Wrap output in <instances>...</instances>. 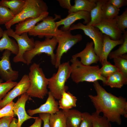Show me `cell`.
Segmentation results:
<instances>
[{"label": "cell", "instance_id": "cell-1", "mask_svg": "<svg viewBox=\"0 0 127 127\" xmlns=\"http://www.w3.org/2000/svg\"><path fill=\"white\" fill-rule=\"evenodd\" d=\"M93 86L97 94L88 96L96 111L110 122L119 125L122 123L121 116L127 118V101L126 98L117 97L108 92L99 84L98 81L93 82Z\"/></svg>", "mask_w": 127, "mask_h": 127}, {"label": "cell", "instance_id": "cell-2", "mask_svg": "<svg viewBox=\"0 0 127 127\" xmlns=\"http://www.w3.org/2000/svg\"><path fill=\"white\" fill-rule=\"evenodd\" d=\"M71 72L70 76L72 81L76 83L86 81L94 82L100 80L104 85L106 78L103 77L99 72L98 65H86L82 64L77 58H72L70 60Z\"/></svg>", "mask_w": 127, "mask_h": 127}, {"label": "cell", "instance_id": "cell-3", "mask_svg": "<svg viewBox=\"0 0 127 127\" xmlns=\"http://www.w3.org/2000/svg\"><path fill=\"white\" fill-rule=\"evenodd\" d=\"M29 69L30 85L26 93L30 97L43 99L48 93L49 78L46 77L39 64L33 63Z\"/></svg>", "mask_w": 127, "mask_h": 127}, {"label": "cell", "instance_id": "cell-4", "mask_svg": "<svg viewBox=\"0 0 127 127\" xmlns=\"http://www.w3.org/2000/svg\"><path fill=\"white\" fill-rule=\"evenodd\" d=\"M58 68L57 72L49 78L48 87L55 99L59 100L63 93L68 88L65 84L70 77L71 68L69 61L61 64Z\"/></svg>", "mask_w": 127, "mask_h": 127}, {"label": "cell", "instance_id": "cell-5", "mask_svg": "<svg viewBox=\"0 0 127 127\" xmlns=\"http://www.w3.org/2000/svg\"><path fill=\"white\" fill-rule=\"evenodd\" d=\"M24 5L21 12L15 16L10 21L5 24L7 29L11 28L14 24H17L29 18H36L44 13L48 12L46 3L43 0H25Z\"/></svg>", "mask_w": 127, "mask_h": 127}, {"label": "cell", "instance_id": "cell-6", "mask_svg": "<svg viewBox=\"0 0 127 127\" xmlns=\"http://www.w3.org/2000/svg\"><path fill=\"white\" fill-rule=\"evenodd\" d=\"M57 40L58 46L55 54L56 61L55 65L58 68L61 64L60 61L63 55L66 53L75 45L82 39L81 34L72 35L71 31H64L59 29L55 36Z\"/></svg>", "mask_w": 127, "mask_h": 127}, {"label": "cell", "instance_id": "cell-7", "mask_svg": "<svg viewBox=\"0 0 127 127\" xmlns=\"http://www.w3.org/2000/svg\"><path fill=\"white\" fill-rule=\"evenodd\" d=\"M57 44L55 36L51 39L45 38L43 41H35L34 48L32 50L26 52L23 55V58L26 61L27 64L29 65L33 58L37 55L45 53L50 56L52 64L55 66L56 58L54 51Z\"/></svg>", "mask_w": 127, "mask_h": 127}, {"label": "cell", "instance_id": "cell-8", "mask_svg": "<svg viewBox=\"0 0 127 127\" xmlns=\"http://www.w3.org/2000/svg\"><path fill=\"white\" fill-rule=\"evenodd\" d=\"M54 18L48 16L40 23H38L28 32V34L33 36H37L40 38L45 37L51 39L55 36L59 29L56 26V20L60 18L56 14Z\"/></svg>", "mask_w": 127, "mask_h": 127}, {"label": "cell", "instance_id": "cell-9", "mask_svg": "<svg viewBox=\"0 0 127 127\" xmlns=\"http://www.w3.org/2000/svg\"><path fill=\"white\" fill-rule=\"evenodd\" d=\"M6 31L8 36L16 40L18 47V52L13 57V62H22L26 64V62L23 58V55L26 52L32 50L34 48L35 41L34 39L29 38L28 33L27 32L19 35L15 33L11 28L7 29Z\"/></svg>", "mask_w": 127, "mask_h": 127}, {"label": "cell", "instance_id": "cell-10", "mask_svg": "<svg viewBox=\"0 0 127 127\" xmlns=\"http://www.w3.org/2000/svg\"><path fill=\"white\" fill-rule=\"evenodd\" d=\"M81 29L85 34L91 39L94 43V48L97 55L99 57L102 49L103 40V35L97 28L91 25H85L81 22L73 24L69 30Z\"/></svg>", "mask_w": 127, "mask_h": 127}, {"label": "cell", "instance_id": "cell-11", "mask_svg": "<svg viewBox=\"0 0 127 127\" xmlns=\"http://www.w3.org/2000/svg\"><path fill=\"white\" fill-rule=\"evenodd\" d=\"M30 85L28 75L25 74L11 90L0 101V109L13 101L16 97L26 93Z\"/></svg>", "mask_w": 127, "mask_h": 127}, {"label": "cell", "instance_id": "cell-12", "mask_svg": "<svg viewBox=\"0 0 127 127\" xmlns=\"http://www.w3.org/2000/svg\"><path fill=\"white\" fill-rule=\"evenodd\" d=\"M11 53L10 51L6 50L0 57V77L6 81H15L19 77V72L13 70L11 66L10 57Z\"/></svg>", "mask_w": 127, "mask_h": 127}, {"label": "cell", "instance_id": "cell-13", "mask_svg": "<svg viewBox=\"0 0 127 127\" xmlns=\"http://www.w3.org/2000/svg\"><path fill=\"white\" fill-rule=\"evenodd\" d=\"M93 26L98 28L103 34L108 36L112 40H118L123 38V33L118 28L115 18L102 19L99 23Z\"/></svg>", "mask_w": 127, "mask_h": 127}, {"label": "cell", "instance_id": "cell-14", "mask_svg": "<svg viewBox=\"0 0 127 127\" xmlns=\"http://www.w3.org/2000/svg\"><path fill=\"white\" fill-rule=\"evenodd\" d=\"M81 19L84 20V24H88L91 21L90 13L86 11H80L69 13L66 17L56 22V25L58 28L59 26L63 25L60 30L67 31L69 30L71 26L76 21Z\"/></svg>", "mask_w": 127, "mask_h": 127}, {"label": "cell", "instance_id": "cell-15", "mask_svg": "<svg viewBox=\"0 0 127 127\" xmlns=\"http://www.w3.org/2000/svg\"><path fill=\"white\" fill-rule=\"evenodd\" d=\"M78 58L80 59V61L82 64L86 65L97 63L99 61V58L95 52L93 41L87 42L82 51L72 56V58Z\"/></svg>", "mask_w": 127, "mask_h": 127}, {"label": "cell", "instance_id": "cell-16", "mask_svg": "<svg viewBox=\"0 0 127 127\" xmlns=\"http://www.w3.org/2000/svg\"><path fill=\"white\" fill-rule=\"evenodd\" d=\"M48 96L46 102L41 105L39 108L31 110L29 109L27 113L32 116L38 113H46L52 115L55 114L60 110L58 102L56 101L51 93L49 91Z\"/></svg>", "mask_w": 127, "mask_h": 127}, {"label": "cell", "instance_id": "cell-17", "mask_svg": "<svg viewBox=\"0 0 127 127\" xmlns=\"http://www.w3.org/2000/svg\"><path fill=\"white\" fill-rule=\"evenodd\" d=\"M29 97L26 93L22 95L13 106L14 113L18 118L17 127H21L23 123L28 119L32 118L35 119L37 117L30 116L26 111L25 105Z\"/></svg>", "mask_w": 127, "mask_h": 127}, {"label": "cell", "instance_id": "cell-18", "mask_svg": "<svg viewBox=\"0 0 127 127\" xmlns=\"http://www.w3.org/2000/svg\"><path fill=\"white\" fill-rule=\"evenodd\" d=\"M49 14L48 12H45L38 17L29 18L19 23L15 26L14 32L19 35L24 33H28L38 23L48 16Z\"/></svg>", "mask_w": 127, "mask_h": 127}, {"label": "cell", "instance_id": "cell-19", "mask_svg": "<svg viewBox=\"0 0 127 127\" xmlns=\"http://www.w3.org/2000/svg\"><path fill=\"white\" fill-rule=\"evenodd\" d=\"M123 42L122 38L117 40L111 39L108 36L103 35V40L102 49L100 56L99 61L107 60V59L111 51L115 47L119 45H121Z\"/></svg>", "mask_w": 127, "mask_h": 127}, {"label": "cell", "instance_id": "cell-20", "mask_svg": "<svg viewBox=\"0 0 127 127\" xmlns=\"http://www.w3.org/2000/svg\"><path fill=\"white\" fill-rule=\"evenodd\" d=\"M66 118L67 127H79L82 118V113L77 110H62Z\"/></svg>", "mask_w": 127, "mask_h": 127}, {"label": "cell", "instance_id": "cell-21", "mask_svg": "<svg viewBox=\"0 0 127 127\" xmlns=\"http://www.w3.org/2000/svg\"><path fill=\"white\" fill-rule=\"evenodd\" d=\"M6 50L10 51L12 53L16 55L18 54L19 51L17 42L9 37L6 30L4 31L3 35L0 39V51L2 52Z\"/></svg>", "mask_w": 127, "mask_h": 127}, {"label": "cell", "instance_id": "cell-22", "mask_svg": "<svg viewBox=\"0 0 127 127\" xmlns=\"http://www.w3.org/2000/svg\"><path fill=\"white\" fill-rule=\"evenodd\" d=\"M97 0H75L74 4L68 10V13L80 11L90 12L96 5Z\"/></svg>", "mask_w": 127, "mask_h": 127}, {"label": "cell", "instance_id": "cell-23", "mask_svg": "<svg viewBox=\"0 0 127 127\" xmlns=\"http://www.w3.org/2000/svg\"><path fill=\"white\" fill-rule=\"evenodd\" d=\"M59 100V108L62 110L71 109L76 106L77 97L69 91L63 92Z\"/></svg>", "mask_w": 127, "mask_h": 127}, {"label": "cell", "instance_id": "cell-24", "mask_svg": "<svg viewBox=\"0 0 127 127\" xmlns=\"http://www.w3.org/2000/svg\"><path fill=\"white\" fill-rule=\"evenodd\" d=\"M127 83V79H125L122 74L118 71L111 74L106 78L104 85L111 88H121Z\"/></svg>", "mask_w": 127, "mask_h": 127}, {"label": "cell", "instance_id": "cell-25", "mask_svg": "<svg viewBox=\"0 0 127 127\" xmlns=\"http://www.w3.org/2000/svg\"><path fill=\"white\" fill-rule=\"evenodd\" d=\"M25 3V0H2L0 5L8 8L15 16L21 12Z\"/></svg>", "mask_w": 127, "mask_h": 127}, {"label": "cell", "instance_id": "cell-26", "mask_svg": "<svg viewBox=\"0 0 127 127\" xmlns=\"http://www.w3.org/2000/svg\"><path fill=\"white\" fill-rule=\"evenodd\" d=\"M101 9L102 19H105L115 18L118 16L120 10L109 3L107 0L102 4Z\"/></svg>", "mask_w": 127, "mask_h": 127}, {"label": "cell", "instance_id": "cell-27", "mask_svg": "<svg viewBox=\"0 0 127 127\" xmlns=\"http://www.w3.org/2000/svg\"><path fill=\"white\" fill-rule=\"evenodd\" d=\"M106 0H97L96 5L90 13L91 21L86 25L94 26L99 23L102 19L101 7Z\"/></svg>", "mask_w": 127, "mask_h": 127}, {"label": "cell", "instance_id": "cell-28", "mask_svg": "<svg viewBox=\"0 0 127 127\" xmlns=\"http://www.w3.org/2000/svg\"><path fill=\"white\" fill-rule=\"evenodd\" d=\"M49 123L50 127H67L66 117L62 110L50 115Z\"/></svg>", "mask_w": 127, "mask_h": 127}, {"label": "cell", "instance_id": "cell-29", "mask_svg": "<svg viewBox=\"0 0 127 127\" xmlns=\"http://www.w3.org/2000/svg\"><path fill=\"white\" fill-rule=\"evenodd\" d=\"M114 65L127 79V56L126 54L113 59Z\"/></svg>", "mask_w": 127, "mask_h": 127}, {"label": "cell", "instance_id": "cell-30", "mask_svg": "<svg viewBox=\"0 0 127 127\" xmlns=\"http://www.w3.org/2000/svg\"><path fill=\"white\" fill-rule=\"evenodd\" d=\"M123 42L119 47L115 51L111 52L108 57L110 59L121 56L127 52V31L123 33Z\"/></svg>", "mask_w": 127, "mask_h": 127}, {"label": "cell", "instance_id": "cell-31", "mask_svg": "<svg viewBox=\"0 0 127 127\" xmlns=\"http://www.w3.org/2000/svg\"><path fill=\"white\" fill-rule=\"evenodd\" d=\"M99 114L96 111L91 114L93 127H111L110 122L105 117Z\"/></svg>", "mask_w": 127, "mask_h": 127}, {"label": "cell", "instance_id": "cell-32", "mask_svg": "<svg viewBox=\"0 0 127 127\" xmlns=\"http://www.w3.org/2000/svg\"><path fill=\"white\" fill-rule=\"evenodd\" d=\"M101 63L102 67L99 68V73L102 76L106 78L118 71L117 68L114 65L111 64L107 60H103Z\"/></svg>", "mask_w": 127, "mask_h": 127}, {"label": "cell", "instance_id": "cell-33", "mask_svg": "<svg viewBox=\"0 0 127 127\" xmlns=\"http://www.w3.org/2000/svg\"><path fill=\"white\" fill-rule=\"evenodd\" d=\"M15 16L8 8L0 5V25L5 24L11 21Z\"/></svg>", "mask_w": 127, "mask_h": 127}, {"label": "cell", "instance_id": "cell-34", "mask_svg": "<svg viewBox=\"0 0 127 127\" xmlns=\"http://www.w3.org/2000/svg\"><path fill=\"white\" fill-rule=\"evenodd\" d=\"M2 79H0V101L6 94L17 84L16 82L8 81L2 82Z\"/></svg>", "mask_w": 127, "mask_h": 127}, {"label": "cell", "instance_id": "cell-35", "mask_svg": "<svg viewBox=\"0 0 127 127\" xmlns=\"http://www.w3.org/2000/svg\"><path fill=\"white\" fill-rule=\"evenodd\" d=\"M116 22L119 29L123 33L127 28V9L126 8L122 13L116 18Z\"/></svg>", "mask_w": 127, "mask_h": 127}, {"label": "cell", "instance_id": "cell-36", "mask_svg": "<svg viewBox=\"0 0 127 127\" xmlns=\"http://www.w3.org/2000/svg\"><path fill=\"white\" fill-rule=\"evenodd\" d=\"M15 103L12 101L0 109V118L5 116L14 117L13 108Z\"/></svg>", "mask_w": 127, "mask_h": 127}, {"label": "cell", "instance_id": "cell-37", "mask_svg": "<svg viewBox=\"0 0 127 127\" xmlns=\"http://www.w3.org/2000/svg\"><path fill=\"white\" fill-rule=\"evenodd\" d=\"M91 115L89 113H82V118L79 127H93Z\"/></svg>", "mask_w": 127, "mask_h": 127}, {"label": "cell", "instance_id": "cell-38", "mask_svg": "<svg viewBox=\"0 0 127 127\" xmlns=\"http://www.w3.org/2000/svg\"><path fill=\"white\" fill-rule=\"evenodd\" d=\"M108 1L116 8L119 9L124 6L126 5L127 4V0H109Z\"/></svg>", "mask_w": 127, "mask_h": 127}, {"label": "cell", "instance_id": "cell-39", "mask_svg": "<svg viewBox=\"0 0 127 127\" xmlns=\"http://www.w3.org/2000/svg\"><path fill=\"white\" fill-rule=\"evenodd\" d=\"M39 117L44 122L43 127H50L49 123V118L50 114L46 113L39 114Z\"/></svg>", "mask_w": 127, "mask_h": 127}, {"label": "cell", "instance_id": "cell-40", "mask_svg": "<svg viewBox=\"0 0 127 127\" xmlns=\"http://www.w3.org/2000/svg\"><path fill=\"white\" fill-rule=\"evenodd\" d=\"M13 117L5 116L0 119V127H9L10 123Z\"/></svg>", "mask_w": 127, "mask_h": 127}, {"label": "cell", "instance_id": "cell-41", "mask_svg": "<svg viewBox=\"0 0 127 127\" xmlns=\"http://www.w3.org/2000/svg\"><path fill=\"white\" fill-rule=\"evenodd\" d=\"M60 6L62 8L67 9L69 10L70 8L72 5L70 0H58Z\"/></svg>", "mask_w": 127, "mask_h": 127}, {"label": "cell", "instance_id": "cell-42", "mask_svg": "<svg viewBox=\"0 0 127 127\" xmlns=\"http://www.w3.org/2000/svg\"><path fill=\"white\" fill-rule=\"evenodd\" d=\"M42 120L39 117H37L35 119L34 123L29 127H41Z\"/></svg>", "mask_w": 127, "mask_h": 127}, {"label": "cell", "instance_id": "cell-43", "mask_svg": "<svg viewBox=\"0 0 127 127\" xmlns=\"http://www.w3.org/2000/svg\"><path fill=\"white\" fill-rule=\"evenodd\" d=\"M18 120L14 117L10 123L9 127H17Z\"/></svg>", "mask_w": 127, "mask_h": 127}, {"label": "cell", "instance_id": "cell-44", "mask_svg": "<svg viewBox=\"0 0 127 127\" xmlns=\"http://www.w3.org/2000/svg\"><path fill=\"white\" fill-rule=\"evenodd\" d=\"M4 32V31H3L2 28L0 27V38L2 36Z\"/></svg>", "mask_w": 127, "mask_h": 127}]
</instances>
